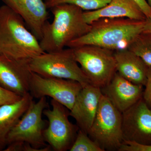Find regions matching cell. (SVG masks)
<instances>
[{
	"label": "cell",
	"mask_w": 151,
	"mask_h": 151,
	"mask_svg": "<svg viewBox=\"0 0 151 151\" xmlns=\"http://www.w3.org/2000/svg\"><path fill=\"white\" fill-rule=\"evenodd\" d=\"M145 20L129 18H103L92 23L87 33L72 41L67 47L86 45L101 47L113 51L128 49L144 30Z\"/></svg>",
	"instance_id": "6da1fadb"
},
{
	"label": "cell",
	"mask_w": 151,
	"mask_h": 151,
	"mask_svg": "<svg viewBox=\"0 0 151 151\" xmlns=\"http://www.w3.org/2000/svg\"><path fill=\"white\" fill-rule=\"evenodd\" d=\"M53 19L44 26L40 44L45 52L61 50L72 41L87 33L91 25L84 20V11L70 4H61L51 9Z\"/></svg>",
	"instance_id": "7a4b0ae2"
},
{
	"label": "cell",
	"mask_w": 151,
	"mask_h": 151,
	"mask_svg": "<svg viewBox=\"0 0 151 151\" xmlns=\"http://www.w3.org/2000/svg\"><path fill=\"white\" fill-rule=\"evenodd\" d=\"M22 18L6 5L0 7V54L29 61L45 52Z\"/></svg>",
	"instance_id": "3957f363"
},
{
	"label": "cell",
	"mask_w": 151,
	"mask_h": 151,
	"mask_svg": "<svg viewBox=\"0 0 151 151\" xmlns=\"http://www.w3.org/2000/svg\"><path fill=\"white\" fill-rule=\"evenodd\" d=\"M67 47L32 58L29 63L30 70L44 77L77 81L83 87L91 84L76 60L73 48Z\"/></svg>",
	"instance_id": "277c9868"
},
{
	"label": "cell",
	"mask_w": 151,
	"mask_h": 151,
	"mask_svg": "<svg viewBox=\"0 0 151 151\" xmlns=\"http://www.w3.org/2000/svg\"><path fill=\"white\" fill-rule=\"evenodd\" d=\"M45 97H41L37 102L33 100L27 110L9 133L7 145L23 143L29 144L37 151L51 150L44 137L46 122L42 119L44 110L48 108Z\"/></svg>",
	"instance_id": "5b68a950"
},
{
	"label": "cell",
	"mask_w": 151,
	"mask_h": 151,
	"mask_svg": "<svg viewBox=\"0 0 151 151\" xmlns=\"http://www.w3.org/2000/svg\"><path fill=\"white\" fill-rule=\"evenodd\" d=\"M87 134L104 151H119L123 145L122 113L103 94Z\"/></svg>",
	"instance_id": "8992f818"
},
{
	"label": "cell",
	"mask_w": 151,
	"mask_h": 151,
	"mask_svg": "<svg viewBox=\"0 0 151 151\" xmlns=\"http://www.w3.org/2000/svg\"><path fill=\"white\" fill-rule=\"evenodd\" d=\"M73 48L76 60L91 84L103 88L117 72L114 52L93 45Z\"/></svg>",
	"instance_id": "52a82bcc"
},
{
	"label": "cell",
	"mask_w": 151,
	"mask_h": 151,
	"mask_svg": "<svg viewBox=\"0 0 151 151\" xmlns=\"http://www.w3.org/2000/svg\"><path fill=\"white\" fill-rule=\"evenodd\" d=\"M50 103L52 109L46 108L43 112L48 121L44 132L45 140L53 150H69L79 128L69 121L70 111L65 106L53 99Z\"/></svg>",
	"instance_id": "ba28073f"
},
{
	"label": "cell",
	"mask_w": 151,
	"mask_h": 151,
	"mask_svg": "<svg viewBox=\"0 0 151 151\" xmlns=\"http://www.w3.org/2000/svg\"><path fill=\"white\" fill-rule=\"evenodd\" d=\"M83 86L78 81L63 78L46 77L32 72L29 93L40 99L48 96L64 105L69 111Z\"/></svg>",
	"instance_id": "9c48e42d"
},
{
	"label": "cell",
	"mask_w": 151,
	"mask_h": 151,
	"mask_svg": "<svg viewBox=\"0 0 151 151\" xmlns=\"http://www.w3.org/2000/svg\"><path fill=\"white\" fill-rule=\"evenodd\" d=\"M124 141L147 145L151 141V109L139 100L122 113Z\"/></svg>",
	"instance_id": "30bf717a"
},
{
	"label": "cell",
	"mask_w": 151,
	"mask_h": 151,
	"mask_svg": "<svg viewBox=\"0 0 151 151\" xmlns=\"http://www.w3.org/2000/svg\"><path fill=\"white\" fill-rule=\"evenodd\" d=\"M29 61L17 60L0 54V86L21 97L29 93L32 72Z\"/></svg>",
	"instance_id": "8fae6325"
},
{
	"label": "cell",
	"mask_w": 151,
	"mask_h": 151,
	"mask_svg": "<svg viewBox=\"0 0 151 151\" xmlns=\"http://www.w3.org/2000/svg\"><path fill=\"white\" fill-rule=\"evenodd\" d=\"M102 95L101 88L98 86L91 84L83 86L69 112L79 129L86 134L94 122Z\"/></svg>",
	"instance_id": "7c38bea8"
},
{
	"label": "cell",
	"mask_w": 151,
	"mask_h": 151,
	"mask_svg": "<svg viewBox=\"0 0 151 151\" xmlns=\"http://www.w3.org/2000/svg\"><path fill=\"white\" fill-rule=\"evenodd\" d=\"M142 86L130 82L117 72L109 84L101 90L103 95L122 113L140 100Z\"/></svg>",
	"instance_id": "4fadbf2b"
},
{
	"label": "cell",
	"mask_w": 151,
	"mask_h": 151,
	"mask_svg": "<svg viewBox=\"0 0 151 151\" xmlns=\"http://www.w3.org/2000/svg\"><path fill=\"white\" fill-rule=\"evenodd\" d=\"M24 21L27 26L39 40L41 39L44 26L48 13L43 0H2Z\"/></svg>",
	"instance_id": "5bb4252c"
},
{
	"label": "cell",
	"mask_w": 151,
	"mask_h": 151,
	"mask_svg": "<svg viewBox=\"0 0 151 151\" xmlns=\"http://www.w3.org/2000/svg\"><path fill=\"white\" fill-rule=\"evenodd\" d=\"M83 17L88 24L103 18H129L146 20V17L133 0H111L107 5L96 10L84 11Z\"/></svg>",
	"instance_id": "9a60e30c"
},
{
	"label": "cell",
	"mask_w": 151,
	"mask_h": 151,
	"mask_svg": "<svg viewBox=\"0 0 151 151\" xmlns=\"http://www.w3.org/2000/svg\"><path fill=\"white\" fill-rule=\"evenodd\" d=\"M117 72L128 81L145 85L149 66L129 49L114 52Z\"/></svg>",
	"instance_id": "2e32d148"
},
{
	"label": "cell",
	"mask_w": 151,
	"mask_h": 151,
	"mask_svg": "<svg viewBox=\"0 0 151 151\" xmlns=\"http://www.w3.org/2000/svg\"><path fill=\"white\" fill-rule=\"evenodd\" d=\"M33 98L28 93L17 102L0 106V151L5 150L9 133L27 110Z\"/></svg>",
	"instance_id": "e0dca14e"
},
{
	"label": "cell",
	"mask_w": 151,
	"mask_h": 151,
	"mask_svg": "<svg viewBox=\"0 0 151 151\" xmlns=\"http://www.w3.org/2000/svg\"><path fill=\"white\" fill-rule=\"evenodd\" d=\"M128 49L151 66V34L142 32L135 38Z\"/></svg>",
	"instance_id": "ac0fdd59"
},
{
	"label": "cell",
	"mask_w": 151,
	"mask_h": 151,
	"mask_svg": "<svg viewBox=\"0 0 151 151\" xmlns=\"http://www.w3.org/2000/svg\"><path fill=\"white\" fill-rule=\"evenodd\" d=\"M111 0H47L45 3L47 9L61 4H70L84 11L96 10L105 6Z\"/></svg>",
	"instance_id": "d6986e66"
},
{
	"label": "cell",
	"mask_w": 151,
	"mask_h": 151,
	"mask_svg": "<svg viewBox=\"0 0 151 151\" xmlns=\"http://www.w3.org/2000/svg\"><path fill=\"white\" fill-rule=\"evenodd\" d=\"M70 151H104L87 134L78 130L77 136Z\"/></svg>",
	"instance_id": "ffe728a7"
},
{
	"label": "cell",
	"mask_w": 151,
	"mask_h": 151,
	"mask_svg": "<svg viewBox=\"0 0 151 151\" xmlns=\"http://www.w3.org/2000/svg\"><path fill=\"white\" fill-rule=\"evenodd\" d=\"M119 151H151V145H145L131 141H124Z\"/></svg>",
	"instance_id": "44dd1931"
},
{
	"label": "cell",
	"mask_w": 151,
	"mask_h": 151,
	"mask_svg": "<svg viewBox=\"0 0 151 151\" xmlns=\"http://www.w3.org/2000/svg\"><path fill=\"white\" fill-rule=\"evenodd\" d=\"M22 97L0 86V106L15 103Z\"/></svg>",
	"instance_id": "7402d4cb"
},
{
	"label": "cell",
	"mask_w": 151,
	"mask_h": 151,
	"mask_svg": "<svg viewBox=\"0 0 151 151\" xmlns=\"http://www.w3.org/2000/svg\"><path fill=\"white\" fill-rule=\"evenodd\" d=\"M145 86L146 89L143 94V97L145 102L151 108V66H149Z\"/></svg>",
	"instance_id": "603a6c76"
},
{
	"label": "cell",
	"mask_w": 151,
	"mask_h": 151,
	"mask_svg": "<svg viewBox=\"0 0 151 151\" xmlns=\"http://www.w3.org/2000/svg\"><path fill=\"white\" fill-rule=\"evenodd\" d=\"M140 9L147 19H151V7L147 0H133Z\"/></svg>",
	"instance_id": "cb8c5ba5"
},
{
	"label": "cell",
	"mask_w": 151,
	"mask_h": 151,
	"mask_svg": "<svg viewBox=\"0 0 151 151\" xmlns=\"http://www.w3.org/2000/svg\"><path fill=\"white\" fill-rule=\"evenodd\" d=\"M143 32L151 34V19H146Z\"/></svg>",
	"instance_id": "d4e9b609"
},
{
	"label": "cell",
	"mask_w": 151,
	"mask_h": 151,
	"mask_svg": "<svg viewBox=\"0 0 151 151\" xmlns=\"http://www.w3.org/2000/svg\"><path fill=\"white\" fill-rule=\"evenodd\" d=\"M147 2L148 4H149V5L151 7V0H147Z\"/></svg>",
	"instance_id": "484cf974"
},
{
	"label": "cell",
	"mask_w": 151,
	"mask_h": 151,
	"mask_svg": "<svg viewBox=\"0 0 151 151\" xmlns=\"http://www.w3.org/2000/svg\"><path fill=\"white\" fill-rule=\"evenodd\" d=\"M43 1H47V0H43Z\"/></svg>",
	"instance_id": "4316f807"
}]
</instances>
